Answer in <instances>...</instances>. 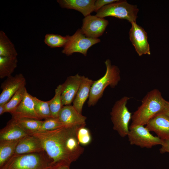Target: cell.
<instances>
[{
    "label": "cell",
    "mask_w": 169,
    "mask_h": 169,
    "mask_svg": "<svg viewBox=\"0 0 169 169\" xmlns=\"http://www.w3.org/2000/svg\"><path fill=\"white\" fill-rule=\"evenodd\" d=\"M83 126L85 125L64 126L53 130L38 131L29 135L39 139L53 167L61 165L70 166L84 151L77 137L78 129Z\"/></svg>",
    "instance_id": "obj_1"
},
{
    "label": "cell",
    "mask_w": 169,
    "mask_h": 169,
    "mask_svg": "<svg viewBox=\"0 0 169 169\" xmlns=\"http://www.w3.org/2000/svg\"><path fill=\"white\" fill-rule=\"evenodd\" d=\"M166 101L158 90L154 89L148 92L142 99L141 105L132 115L129 127L146 125L155 115L163 113Z\"/></svg>",
    "instance_id": "obj_2"
},
{
    "label": "cell",
    "mask_w": 169,
    "mask_h": 169,
    "mask_svg": "<svg viewBox=\"0 0 169 169\" xmlns=\"http://www.w3.org/2000/svg\"><path fill=\"white\" fill-rule=\"evenodd\" d=\"M51 161L44 151L14 155L0 169H52Z\"/></svg>",
    "instance_id": "obj_3"
},
{
    "label": "cell",
    "mask_w": 169,
    "mask_h": 169,
    "mask_svg": "<svg viewBox=\"0 0 169 169\" xmlns=\"http://www.w3.org/2000/svg\"><path fill=\"white\" fill-rule=\"evenodd\" d=\"M106 70L104 75L94 81L91 87L88 101L89 107L95 105L102 97L104 91L108 86L114 88L120 80V71L118 67L112 65L109 59L105 62Z\"/></svg>",
    "instance_id": "obj_4"
},
{
    "label": "cell",
    "mask_w": 169,
    "mask_h": 169,
    "mask_svg": "<svg viewBox=\"0 0 169 169\" xmlns=\"http://www.w3.org/2000/svg\"><path fill=\"white\" fill-rule=\"evenodd\" d=\"M139 9L137 6L128 3L126 0H119L105 5L96 12L98 17L109 16L125 19L131 23L136 22Z\"/></svg>",
    "instance_id": "obj_5"
},
{
    "label": "cell",
    "mask_w": 169,
    "mask_h": 169,
    "mask_svg": "<svg viewBox=\"0 0 169 169\" xmlns=\"http://www.w3.org/2000/svg\"><path fill=\"white\" fill-rule=\"evenodd\" d=\"M130 98L125 96L116 101L110 113L113 129L122 137L127 136L129 123L132 118L131 113L126 106Z\"/></svg>",
    "instance_id": "obj_6"
},
{
    "label": "cell",
    "mask_w": 169,
    "mask_h": 169,
    "mask_svg": "<svg viewBox=\"0 0 169 169\" xmlns=\"http://www.w3.org/2000/svg\"><path fill=\"white\" fill-rule=\"evenodd\" d=\"M100 42V40L98 38L86 37L83 33L81 29L79 28L72 35H68V41L62 52L68 56L74 53H79L86 56L88 49Z\"/></svg>",
    "instance_id": "obj_7"
},
{
    "label": "cell",
    "mask_w": 169,
    "mask_h": 169,
    "mask_svg": "<svg viewBox=\"0 0 169 169\" xmlns=\"http://www.w3.org/2000/svg\"><path fill=\"white\" fill-rule=\"evenodd\" d=\"M127 136L131 145L141 148H151L156 145H161L163 142L158 136L152 135L146 126L143 125L129 127Z\"/></svg>",
    "instance_id": "obj_8"
},
{
    "label": "cell",
    "mask_w": 169,
    "mask_h": 169,
    "mask_svg": "<svg viewBox=\"0 0 169 169\" xmlns=\"http://www.w3.org/2000/svg\"><path fill=\"white\" fill-rule=\"evenodd\" d=\"M108 24V21L104 18L90 15L83 19L81 29L86 37L97 38L102 35Z\"/></svg>",
    "instance_id": "obj_9"
},
{
    "label": "cell",
    "mask_w": 169,
    "mask_h": 169,
    "mask_svg": "<svg viewBox=\"0 0 169 169\" xmlns=\"http://www.w3.org/2000/svg\"><path fill=\"white\" fill-rule=\"evenodd\" d=\"M129 31L130 40L139 56L151 54L150 46L146 32L144 28L137 24L136 22L131 23Z\"/></svg>",
    "instance_id": "obj_10"
},
{
    "label": "cell",
    "mask_w": 169,
    "mask_h": 169,
    "mask_svg": "<svg viewBox=\"0 0 169 169\" xmlns=\"http://www.w3.org/2000/svg\"><path fill=\"white\" fill-rule=\"evenodd\" d=\"M26 84L25 79L21 73L7 77L1 84L0 105L6 104L19 89Z\"/></svg>",
    "instance_id": "obj_11"
},
{
    "label": "cell",
    "mask_w": 169,
    "mask_h": 169,
    "mask_svg": "<svg viewBox=\"0 0 169 169\" xmlns=\"http://www.w3.org/2000/svg\"><path fill=\"white\" fill-rule=\"evenodd\" d=\"M83 76L78 74L68 77L62 84L61 98L64 106L73 102L82 81Z\"/></svg>",
    "instance_id": "obj_12"
},
{
    "label": "cell",
    "mask_w": 169,
    "mask_h": 169,
    "mask_svg": "<svg viewBox=\"0 0 169 169\" xmlns=\"http://www.w3.org/2000/svg\"><path fill=\"white\" fill-rule=\"evenodd\" d=\"M146 127L161 140H169V117L164 114L155 115L149 121Z\"/></svg>",
    "instance_id": "obj_13"
},
{
    "label": "cell",
    "mask_w": 169,
    "mask_h": 169,
    "mask_svg": "<svg viewBox=\"0 0 169 169\" xmlns=\"http://www.w3.org/2000/svg\"><path fill=\"white\" fill-rule=\"evenodd\" d=\"M33 96L26 91L22 101L11 113L12 118H29L41 120L37 113L34 107Z\"/></svg>",
    "instance_id": "obj_14"
},
{
    "label": "cell",
    "mask_w": 169,
    "mask_h": 169,
    "mask_svg": "<svg viewBox=\"0 0 169 169\" xmlns=\"http://www.w3.org/2000/svg\"><path fill=\"white\" fill-rule=\"evenodd\" d=\"M58 118L65 126L85 125L87 118L71 105L64 106Z\"/></svg>",
    "instance_id": "obj_15"
},
{
    "label": "cell",
    "mask_w": 169,
    "mask_h": 169,
    "mask_svg": "<svg viewBox=\"0 0 169 169\" xmlns=\"http://www.w3.org/2000/svg\"><path fill=\"white\" fill-rule=\"evenodd\" d=\"M43 151L44 150L39 139L34 135H28L19 141L14 155H21Z\"/></svg>",
    "instance_id": "obj_16"
},
{
    "label": "cell",
    "mask_w": 169,
    "mask_h": 169,
    "mask_svg": "<svg viewBox=\"0 0 169 169\" xmlns=\"http://www.w3.org/2000/svg\"><path fill=\"white\" fill-rule=\"evenodd\" d=\"M95 0H58L57 2L61 8L72 9L80 12L84 17L94 11Z\"/></svg>",
    "instance_id": "obj_17"
},
{
    "label": "cell",
    "mask_w": 169,
    "mask_h": 169,
    "mask_svg": "<svg viewBox=\"0 0 169 169\" xmlns=\"http://www.w3.org/2000/svg\"><path fill=\"white\" fill-rule=\"evenodd\" d=\"M12 119L0 131V141L19 140L28 135Z\"/></svg>",
    "instance_id": "obj_18"
},
{
    "label": "cell",
    "mask_w": 169,
    "mask_h": 169,
    "mask_svg": "<svg viewBox=\"0 0 169 169\" xmlns=\"http://www.w3.org/2000/svg\"><path fill=\"white\" fill-rule=\"evenodd\" d=\"M94 81L83 76V79L75 98L73 106L80 114H82L83 107L89 97L91 87Z\"/></svg>",
    "instance_id": "obj_19"
},
{
    "label": "cell",
    "mask_w": 169,
    "mask_h": 169,
    "mask_svg": "<svg viewBox=\"0 0 169 169\" xmlns=\"http://www.w3.org/2000/svg\"><path fill=\"white\" fill-rule=\"evenodd\" d=\"M19 140L0 141V168L14 155Z\"/></svg>",
    "instance_id": "obj_20"
},
{
    "label": "cell",
    "mask_w": 169,
    "mask_h": 169,
    "mask_svg": "<svg viewBox=\"0 0 169 169\" xmlns=\"http://www.w3.org/2000/svg\"><path fill=\"white\" fill-rule=\"evenodd\" d=\"M18 54L13 44L5 33L0 31V56L16 57Z\"/></svg>",
    "instance_id": "obj_21"
},
{
    "label": "cell",
    "mask_w": 169,
    "mask_h": 169,
    "mask_svg": "<svg viewBox=\"0 0 169 169\" xmlns=\"http://www.w3.org/2000/svg\"><path fill=\"white\" fill-rule=\"evenodd\" d=\"M16 57L0 56V78L1 79L11 76L17 67Z\"/></svg>",
    "instance_id": "obj_22"
},
{
    "label": "cell",
    "mask_w": 169,
    "mask_h": 169,
    "mask_svg": "<svg viewBox=\"0 0 169 169\" xmlns=\"http://www.w3.org/2000/svg\"><path fill=\"white\" fill-rule=\"evenodd\" d=\"M12 119L29 135L38 131L43 122L41 120L29 118Z\"/></svg>",
    "instance_id": "obj_23"
},
{
    "label": "cell",
    "mask_w": 169,
    "mask_h": 169,
    "mask_svg": "<svg viewBox=\"0 0 169 169\" xmlns=\"http://www.w3.org/2000/svg\"><path fill=\"white\" fill-rule=\"evenodd\" d=\"M62 84L58 85L55 90L54 97L49 100V107L52 117L58 118L59 113L64 106L61 98Z\"/></svg>",
    "instance_id": "obj_24"
},
{
    "label": "cell",
    "mask_w": 169,
    "mask_h": 169,
    "mask_svg": "<svg viewBox=\"0 0 169 169\" xmlns=\"http://www.w3.org/2000/svg\"><path fill=\"white\" fill-rule=\"evenodd\" d=\"M68 39V35L63 36L58 34L48 33L45 36L44 42L51 48H63L67 43Z\"/></svg>",
    "instance_id": "obj_25"
},
{
    "label": "cell",
    "mask_w": 169,
    "mask_h": 169,
    "mask_svg": "<svg viewBox=\"0 0 169 169\" xmlns=\"http://www.w3.org/2000/svg\"><path fill=\"white\" fill-rule=\"evenodd\" d=\"M27 91L25 86L22 87L18 90L5 104V112L11 114L15 110L22 101Z\"/></svg>",
    "instance_id": "obj_26"
},
{
    "label": "cell",
    "mask_w": 169,
    "mask_h": 169,
    "mask_svg": "<svg viewBox=\"0 0 169 169\" xmlns=\"http://www.w3.org/2000/svg\"><path fill=\"white\" fill-rule=\"evenodd\" d=\"M35 111L41 120H46L52 117L49 101H43L36 97H33Z\"/></svg>",
    "instance_id": "obj_27"
},
{
    "label": "cell",
    "mask_w": 169,
    "mask_h": 169,
    "mask_svg": "<svg viewBox=\"0 0 169 169\" xmlns=\"http://www.w3.org/2000/svg\"><path fill=\"white\" fill-rule=\"evenodd\" d=\"M64 126L58 118L51 117L43 121L41 127L38 131L53 130Z\"/></svg>",
    "instance_id": "obj_28"
},
{
    "label": "cell",
    "mask_w": 169,
    "mask_h": 169,
    "mask_svg": "<svg viewBox=\"0 0 169 169\" xmlns=\"http://www.w3.org/2000/svg\"><path fill=\"white\" fill-rule=\"evenodd\" d=\"M77 137L80 144L87 145L91 141V137L89 130L83 126L78 129L77 133Z\"/></svg>",
    "instance_id": "obj_29"
},
{
    "label": "cell",
    "mask_w": 169,
    "mask_h": 169,
    "mask_svg": "<svg viewBox=\"0 0 169 169\" xmlns=\"http://www.w3.org/2000/svg\"><path fill=\"white\" fill-rule=\"evenodd\" d=\"M118 0H95L94 5V12H97L104 6L116 2Z\"/></svg>",
    "instance_id": "obj_30"
},
{
    "label": "cell",
    "mask_w": 169,
    "mask_h": 169,
    "mask_svg": "<svg viewBox=\"0 0 169 169\" xmlns=\"http://www.w3.org/2000/svg\"><path fill=\"white\" fill-rule=\"evenodd\" d=\"M161 146V147L159 149L161 153H169V140H163V143Z\"/></svg>",
    "instance_id": "obj_31"
},
{
    "label": "cell",
    "mask_w": 169,
    "mask_h": 169,
    "mask_svg": "<svg viewBox=\"0 0 169 169\" xmlns=\"http://www.w3.org/2000/svg\"><path fill=\"white\" fill-rule=\"evenodd\" d=\"M163 113L169 117V102L166 100V102L165 108Z\"/></svg>",
    "instance_id": "obj_32"
},
{
    "label": "cell",
    "mask_w": 169,
    "mask_h": 169,
    "mask_svg": "<svg viewBox=\"0 0 169 169\" xmlns=\"http://www.w3.org/2000/svg\"><path fill=\"white\" fill-rule=\"evenodd\" d=\"M69 165H61L53 167L52 169H69Z\"/></svg>",
    "instance_id": "obj_33"
},
{
    "label": "cell",
    "mask_w": 169,
    "mask_h": 169,
    "mask_svg": "<svg viewBox=\"0 0 169 169\" xmlns=\"http://www.w3.org/2000/svg\"><path fill=\"white\" fill-rule=\"evenodd\" d=\"M5 113V104L0 105V115Z\"/></svg>",
    "instance_id": "obj_34"
}]
</instances>
